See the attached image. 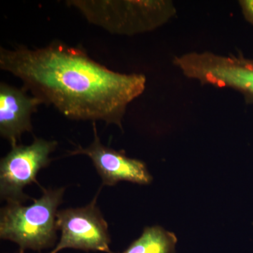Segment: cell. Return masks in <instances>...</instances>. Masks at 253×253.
I'll list each match as a JSON object with an SVG mask.
<instances>
[{
	"instance_id": "1",
	"label": "cell",
	"mask_w": 253,
	"mask_h": 253,
	"mask_svg": "<svg viewBox=\"0 0 253 253\" xmlns=\"http://www.w3.org/2000/svg\"><path fill=\"white\" fill-rule=\"evenodd\" d=\"M0 68L69 119L101 121L121 128L128 105L146 88L144 75L115 72L83 49L61 42L36 49L1 48Z\"/></svg>"
},
{
	"instance_id": "8",
	"label": "cell",
	"mask_w": 253,
	"mask_h": 253,
	"mask_svg": "<svg viewBox=\"0 0 253 253\" xmlns=\"http://www.w3.org/2000/svg\"><path fill=\"white\" fill-rule=\"evenodd\" d=\"M24 87L17 88L0 83V134L11 144H18L25 132H32L31 117L44 102L29 96Z\"/></svg>"
},
{
	"instance_id": "7",
	"label": "cell",
	"mask_w": 253,
	"mask_h": 253,
	"mask_svg": "<svg viewBox=\"0 0 253 253\" xmlns=\"http://www.w3.org/2000/svg\"><path fill=\"white\" fill-rule=\"evenodd\" d=\"M93 129V142L86 148L78 146L69 155H84L90 158L101 176L103 186H114L121 181L139 184H149L152 181V176L144 162L128 158L122 151L105 146L100 140L95 122Z\"/></svg>"
},
{
	"instance_id": "6",
	"label": "cell",
	"mask_w": 253,
	"mask_h": 253,
	"mask_svg": "<svg viewBox=\"0 0 253 253\" xmlns=\"http://www.w3.org/2000/svg\"><path fill=\"white\" fill-rule=\"evenodd\" d=\"M99 194L84 207L58 211L56 226L61 235L59 242L49 253L66 249L113 253L110 249L109 226L96 204Z\"/></svg>"
},
{
	"instance_id": "11",
	"label": "cell",
	"mask_w": 253,
	"mask_h": 253,
	"mask_svg": "<svg viewBox=\"0 0 253 253\" xmlns=\"http://www.w3.org/2000/svg\"><path fill=\"white\" fill-rule=\"evenodd\" d=\"M18 253H23V252H22V251H21V252Z\"/></svg>"
},
{
	"instance_id": "3",
	"label": "cell",
	"mask_w": 253,
	"mask_h": 253,
	"mask_svg": "<svg viewBox=\"0 0 253 253\" xmlns=\"http://www.w3.org/2000/svg\"><path fill=\"white\" fill-rule=\"evenodd\" d=\"M88 22L110 33L132 36L153 31L172 16V6L164 1L69 0Z\"/></svg>"
},
{
	"instance_id": "4",
	"label": "cell",
	"mask_w": 253,
	"mask_h": 253,
	"mask_svg": "<svg viewBox=\"0 0 253 253\" xmlns=\"http://www.w3.org/2000/svg\"><path fill=\"white\" fill-rule=\"evenodd\" d=\"M57 145V141L36 137L31 144L12 146L0 161L1 199L7 204H21L31 199L23 190L36 181L41 169L49 166L50 154Z\"/></svg>"
},
{
	"instance_id": "2",
	"label": "cell",
	"mask_w": 253,
	"mask_h": 253,
	"mask_svg": "<svg viewBox=\"0 0 253 253\" xmlns=\"http://www.w3.org/2000/svg\"><path fill=\"white\" fill-rule=\"evenodd\" d=\"M65 188L43 189L40 199L28 206L7 204L0 211V238L18 245L21 251H41L57 240L56 214Z\"/></svg>"
},
{
	"instance_id": "10",
	"label": "cell",
	"mask_w": 253,
	"mask_h": 253,
	"mask_svg": "<svg viewBox=\"0 0 253 253\" xmlns=\"http://www.w3.org/2000/svg\"><path fill=\"white\" fill-rule=\"evenodd\" d=\"M240 4L248 21L253 24V0L240 1Z\"/></svg>"
},
{
	"instance_id": "9",
	"label": "cell",
	"mask_w": 253,
	"mask_h": 253,
	"mask_svg": "<svg viewBox=\"0 0 253 253\" xmlns=\"http://www.w3.org/2000/svg\"><path fill=\"white\" fill-rule=\"evenodd\" d=\"M176 242L174 233L160 226H149L145 228L139 239L121 253H175Z\"/></svg>"
},
{
	"instance_id": "5",
	"label": "cell",
	"mask_w": 253,
	"mask_h": 253,
	"mask_svg": "<svg viewBox=\"0 0 253 253\" xmlns=\"http://www.w3.org/2000/svg\"><path fill=\"white\" fill-rule=\"evenodd\" d=\"M178 67L190 79L217 87L234 88L253 97V60L192 52L179 58Z\"/></svg>"
}]
</instances>
